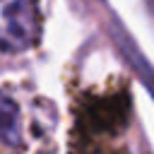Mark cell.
<instances>
[{
	"instance_id": "1",
	"label": "cell",
	"mask_w": 154,
	"mask_h": 154,
	"mask_svg": "<svg viewBox=\"0 0 154 154\" xmlns=\"http://www.w3.org/2000/svg\"><path fill=\"white\" fill-rule=\"evenodd\" d=\"M41 31L36 0H0V51L22 53L31 48Z\"/></svg>"
},
{
	"instance_id": "2",
	"label": "cell",
	"mask_w": 154,
	"mask_h": 154,
	"mask_svg": "<svg viewBox=\"0 0 154 154\" xmlns=\"http://www.w3.org/2000/svg\"><path fill=\"white\" fill-rule=\"evenodd\" d=\"M19 142H22L19 108L5 91H0V144L19 147Z\"/></svg>"
},
{
	"instance_id": "3",
	"label": "cell",
	"mask_w": 154,
	"mask_h": 154,
	"mask_svg": "<svg viewBox=\"0 0 154 154\" xmlns=\"http://www.w3.org/2000/svg\"><path fill=\"white\" fill-rule=\"evenodd\" d=\"M147 2V7H149V12H152V17H154V0H144Z\"/></svg>"
}]
</instances>
